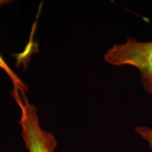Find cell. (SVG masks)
Masks as SVG:
<instances>
[{
	"label": "cell",
	"instance_id": "3957f363",
	"mask_svg": "<svg viewBox=\"0 0 152 152\" xmlns=\"http://www.w3.org/2000/svg\"><path fill=\"white\" fill-rule=\"evenodd\" d=\"M9 3H10V1H7V0H0V7L4 4H8ZM0 68H1L7 74V75L9 76V78L12 82L13 86H14V91H19L20 92L25 93L28 90L27 86L23 83L21 80L18 77V75L12 71V69L6 63L1 55H0Z\"/></svg>",
	"mask_w": 152,
	"mask_h": 152
},
{
	"label": "cell",
	"instance_id": "7a4b0ae2",
	"mask_svg": "<svg viewBox=\"0 0 152 152\" xmlns=\"http://www.w3.org/2000/svg\"><path fill=\"white\" fill-rule=\"evenodd\" d=\"M20 109V125L25 145L29 152H55L57 142L54 134L41 128L37 108L25 93L11 92Z\"/></svg>",
	"mask_w": 152,
	"mask_h": 152
},
{
	"label": "cell",
	"instance_id": "6da1fadb",
	"mask_svg": "<svg viewBox=\"0 0 152 152\" xmlns=\"http://www.w3.org/2000/svg\"><path fill=\"white\" fill-rule=\"evenodd\" d=\"M110 65L136 68L146 92L152 95V41L141 42L128 37L123 44H115L104 54Z\"/></svg>",
	"mask_w": 152,
	"mask_h": 152
},
{
	"label": "cell",
	"instance_id": "277c9868",
	"mask_svg": "<svg viewBox=\"0 0 152 152\" xmlns=\"http://www.w3.org/2000/svg\"><path fill=\"white\" fill-rule=\"evenodd\" d=\"M134 132L141 137L142 140L147 142L150 149L152 150V128L147 126H137L134 128Z\"/></svg>",
	"mask_w": 152,
	"mask_h": 152
}]
</instances>
